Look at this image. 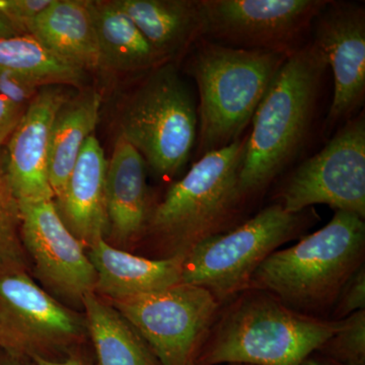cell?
Instances as JSON below:
<instances>
[{
    "label": "cell",
    "instance_id": "obj_1",
    "mask_svg": "<svg viewBox=\"0 0 365 365\" xmlns=\"http://www.w3.org/2000/svg\"><path fill=\"white\" fill-rule=\"evenodd\" d=\"M246 144L244 137L203 155L150 205L141 242L150 247L151 259L186 257L200 242L237 227L246 205L240 190Z\"/></svg>",
    "mask_w": 365,
    "mask_h": 365
},
{
    "label": "cell",
    "instance_id": "obj_2",
    "mask_svg": "<svg viewBox=\"0 0 365 365\" xmlns=\"http://www.w3.org/2000/svg\"><path fill=\"white\" fill-rule=\"evenodd\" d=\"M341 326L250 287L222 304L196 365H300Z\"/></svg>",
    "mask_w": 365,
    "mask_h": 365
},
{
    "label": "cell",
    "instance_id": "obj_3",
    "mask_svg": "<svg viewBox=\"0 0 365 365\" xmlns=\"http://www.w3.org/2000/svg\"><path fill=\"white\" fill-rule=\"evenodd\" d=\"M261 264L250 287L264 290L307 316L330 319L338 295L365 265L364 218L335 211L332 220Z\"/></svg>",
    "mask_w": 365,
    "mask_h": 365
},
{
    "label": "cell",
    "instance_id": "obj_4",
    "mask_svg": "<svg viewBox=\"0 0 365 365\" xmlns=\"http://www.w3.org/2000/svg\"><path fill=\"white\" fill-rule=\"evenodd\" d=\"M328 63L318 48L304 45L288 56L252 119L240 173L245 202L260 195L304 145Z\"/></svg>",
    "mask_w": 365,
    "mask_h": 365
},
{
    "label": "cell",
    "instance_id": "obj_5",
    "mask_svg": "<svg viewBox=\"0 0 365 365\" xmlns=\"http://www.w3.org/2000/svg\"><path fill=\"white\" fill-rule=\"evenodd\" d=\"M190 72L198 88L197 150H222L242 138L287 55L230 47L208 39L196 43Z\"/></svg>",
    "mask_w": 365,
    "mask_h": 365
},
{
    "label": "cell",
    "instance_id": "obj_6",
    "mask_svg": "<svg viewBox=\"0 0 365 365\" xmlns=\"http://www.w3.org/2000/svg\"><path fill=\"white\" fill-rule=\"evenodd\" d=\"M319 220L314 207L292 213L271 204L192 249L182 263V282L205 288L225 304L248 289L254 273L271 254L306 235Z\"/></svg>",
    "mask_w": 365,
    "mask_h": 365
},
{
    "label": "cell",
    "instance_id": "obj_7",
    "mask_svg": "<svg viewBox=\"0 0 365 365\" xmlns=\"http://www.w3.org/2000/svg\"><path fill=\"white\" fill-rule=\"evenodd\" d=\"M120 126L155 176L170 179L184 168L197 141L198 117L175 63L150 71L125 104Z\"/></svg>",
    "mask_w": 365,
    "mask_h": 365
},
{
    "label": "cell",
    "instance_id": "obj_8",
    "mask_svg": "<svg viewBox=\"0 0 365 365\" xmlns=\"http://www.w3.org/2000/svg\"><path fill=\"white\" fill-rule=\"evenodd\" d=\"M109 302L160 365H196L222 306L205 288L185 282Z\"/></svg>",
    "mask_w": 365,
    "mask_h": 365
},
{
    "label": "cell",
    "instance_id": "obj_9",
    "mask_svg": "<svg viewBox=\"0 0 365 365\" xmlns=\"http://www.w3.org/2000/svg\"><path fill=\"white\" fill-rule=\"evenodd\" d=\"M288 212L326 204L365 218V119L347 120L314 157L292 170L276 193Z\"/></svg>",
    "mask_w": 365,
    "mask_h": 365
},
{
    "label": "cell",
    "instance_id": "obj_10",
    "mask_svg": "<svg viewBox=\"0 0 365 365\" xmlns=\"http://www.w3.org/2000/svg\"><path fill=\"white\" fill-rule=\"evenodd\" d=\"M329 0H201L204 39L294 54Z\"/></svg>",
    "mask_w": 365,
    "mask_h": 365
},
{
    "label": "cell",
    "instance_id": "obj_11",
    "mask_svg": "<svg viewBox=\"0 0 365 365\" xmlns=\"http://www.w3.org/2000/svg\"><path fill=\"white\" fill-rule=\"evenodd\" d=\"M0 314L25 346L29 359L68 354L88 335L85 316L40 287L23 266L0 269Z\"/></svg>",
    "mask_w": 365,
    "mask_h": 365
},
{
    "label": "cell",
    "instance_id": "obj_12",
    "mask_svg": "<svg viewBox=\"0 0 365 365\" xmlns=\"http://www.w3.org/2000/svg\"><path fill=\"white\" fill-rule=\"evenodd\" d=\"M20 208L21 242L32 257L36 275L53 294L81 306L97 284L85 246L67 228L54 200L20 203Z\"/></svg>",
    "mask_w": 365,
    "mask_h": 365
},
{
    "label": "cell",
    "instance_id": "obj_13",
    "mask_svg": "<svg viewBox=\"0 0 365 365\" xmlns=\"http://www.w3.org/2000/svg\"><path fill=\"white\" fill-rule=\"evenodd\" d=\"M313 44L333 71L327 128L351 119L365 97V11L355 2L329 0L314 21Z\"/></svg>",
    "mask_w": 365,
    "mask_h": 365
},
{
    "label": "cell",
    "instance_id": "obj_14",
    "mask_svg": "<svg viewBox=\"0 0 365 365\" xmlns=\"http://www.w3.org/2000/svg\"><path fill=\"white\" fill-rule=\"evenodd\" d=\"M68 100L61 86H44L31 101L9 137L4 163L20 203L54 200L48 176V151L55 117Z\"/></svg>",
    "mask_w": 365,
    "mask_h": 365
},
{
    "label": "cell",
    "instance_id": "obj_15",
    "mask_svg": "<svg viewBox=\"0 0 365 365\" xmlns=\"http://www.w3.org/2000/svg\"><path fill=\"white\" fill-rule=\"evenodd\" d=\"M146 163L121 134L118 135L106 174L109 232L106 241L118 249L140 244L150 210Z\"/></svg>",
    "mask_w": 365,
    "mask_h": 365
},
{
    "label": "cell",
    "instance_id": "obj_16",
    "mask_svg": "<svg viewBox=\"0 0 365 365\" xmlns=\"http://www.w3.org/2000/svg\"><path fill=\"white\" fill-rule=\"evenodd\" d=\"M107 167L104 150L93 134L79 153L63 194L54 200L60 217L86 250L107 239L109 232Z\"/></svg>",
    "mask_w": 365,
    "mask_h": 365
},
{
    "label": "cell",
    "instance_id": "obj_17",
    "mask_svg": "<svg viewBox=\"0 0 365 365\" xmlns=\"http://www.w3.org/2000/svg\"><path fill=\"white\" fill-rule=\"evenodd\" d=\"M97 272L96 294L106 299L148 294L182 282L185 256L151 259L115 248L106 240L86 249Z\"/></svg>",
    "mask_w": 365,
    "mask_h": 365
},
{
    "label": "cell",
    "instance_id": "obj_18",
    "mask_svg": "<svg viewBox=\"0 0 365 365\" xmlns=\"http://www.w3.org/2000/svg\"><path fill=\"white\" fill-rule=\"evenodd\" d=\"M163 63L204 38L201 0H117Z\"/></svg>",
    "mask_w": 365,
    "mask_h": 365
},
{
    "label": "cell",
    "instance_id": "obj_19",
    "mask_svg": "<svg viewBox=\"0 0 365 365\" xmlns=\"http://www.w3.org/2000/svg\"><path fill=\"white\" fill-rule=\"evenodd\" d=\"M29 35L83 71L100 68V51L90 1L52 0L34 21Z\"/></svg>",
    "mask_w": 365,
    "mask_h": 365
},
{
    "label": "cell",
    "instance_id": "obj_20",
    "mask_svg": "<svg viewBox=\"0 0 365 365\" xmlns=\"http://www.w3.org/2000/svg\"><path fill=\"white\" fill-rule=\"evenodd\" d=\"M90 9L100 51V68L151 71L165 64L116 1H90Z\"/></svg>",
    "mask_w": 365,
    "mask_h": 365
},
{
    "label": "cell",
    "instance_id": "obj_21",
    "mask_svg": "<svg viewBox=\"0 0 365 365\" xmlns=\"http://www.w3.org/2000/svg\"><path fill=\"white\" fill-rule=\"evenodd\" d=\"M102 96L86 91L68 101L57 113L48 151V176L54 200L63 194L86 139L93 135L100 117Z\"/></svg>",
    "mask_w": 365,
    "mask_h": 365
},
{
    "label": "cell",
    "instance_id": "obj_22",
    "mask_svg": "<svg viewBox=\"0 0 365 365\" xmlns=\"http://www.w3.org/2000/svg\"><path fill=\"white\" fill-rule=\"evenodd\" d=\"M81 306L96 365H160L145 341L109 300L88 292Z\"/></svg>",
    "mask_w": 365,
    "mask_h": 365
},
{
    "label": "cell",
    "instance_id": "obj_23",
    "mask_svg": "<svg viewBox=\"0 0 365 365\" xmlns=\"http://www.w3.org/2000/svg\"><path fill=\"white\" fill-rule=\"evenodd\" d=\"M0 67L21 74L40 88L81 86L86 71L48 50L31 35L0 39Z\"/></svg>",
    "mask_w": 365,
    "mask_h": 365
},
{
    "label": "cell",
    "instance_id": "obj_24",
    "mask_svg": "<svg viewBox=\"0 0 365 365\" xmlns=\"http://www.w3.org/2000/svg\"><path fill=\"white\" fill-rule=\"evenodd\" d=\"M11 266L26 267L25 251L21 239L20 202L14 195L0 158V269Z\"/></svg>",
    "mask_w": 365,
    "mask_h": 365
},
{
    "label": "cell",
    "instance_id": "obj_25",
    "mask_svg": "<svg viewBox=\"0 0 365 365\" xmlns=\"http://www.w3.org/2000/svg\"><path fill=\"white\" fill-rule=\"evenodd\" d=\"M317 351L349 365H365V309L342 319V326Z\"/></svg>",
    "mask_w": 365,
    "mask_h": 365
},
{
    "label": "cell",
    "instance_id": "obj_26",
    "mask_svg": "<svg viewBox=\"0 0 365 365\" xmlns=\"http://www.w3.org/2000/svg\"><path fill=\"white\" fill-rule=\"evenodd\" d=\"M51 2L52 0H0V16L18 35H29L34 21Z\"/></svg>",
    "mask_w": 365,
    "mask_h": 365
},
{
    "label": "cell",
    "instance_id": "obj_27",
    "mask_svg": "<svg viewBox=\"0 0 365 365\" xmlns=\"http://www.w3.org/2000/svg\"><path fill=\"white\" fill-rule=\"evenodd\" d=\"M365 309V265L345 283L338 295L330 319L341 321L350 314Z\"/></svg>",
    "mask_w": 365,
    "mask_h": 365
},
{
    "label": "cell",
    "instance_id": "obj_28",
    "mask_svg": "<svg viewBox=\"0 0 365 365\" xmlns=\"http://www.w3.org/2000/svg\"><path fill=\"white\" fill-rule=\"evenodd\" d=\"M40 90L30 79L0 67V95L14 104L28 106Z\"/></svg>",
    "mask_w": 365,
    "mask_h": 365
},
{
    "label": "cell",
    "instance_id": "obj_29",
    "mask_svg": "<svg viewBox=\"0 0 365 365\" xmlns=\"http://www.w3.org/2000/svg\"><path fill=\"white\" fill-rule=\"evenodd\" d=\"M28 106L14 104L0 95V148L20 123Z\"/></svg>",
    "mask_w": 365,
    "mask_h": 365
},
{
    "label": "cell",
    "instance_id": "obj_30",
    "mask_svg": "<svg viewBox=\"0 0 365 365\" xmlns=\"http://www.w3.org/2000/svg\"><path fill=\"white\" fill-rule=\"evenodd\" d=\"M0 350L16 355V356L28 359L25 346L7 325L6 319H4L1 314H0Z\"/></svg>",
    "mask_w": 365,
    "mask_h": 365
},
{
    "label": "cell",
    "instance_id": "obj_31",
    "mask_svg": "<svg viewBox=\"0 0 365 365\" xmlns=\"http://www.w3.org/2000/svg\"><path fill=\"white\" fill-rule=\"evenodd\" d=\"M30 359L34 365H90L85 357L76 350L62 359H46L39 355H34Z\"/></svg>",
    "mask_w": 365,
    "mask_h": 365
},
{
    "label": "cell",
    "instance_id": "obj_32",
    "mask_svg": "<svg viewBox=\"0 0 365 365\" xmlns=\"http://www.w3.org/2000/svg\"><path fill=\"white\" fill-rule=\"evenodd\" d=\"M300 365H349L342 364V362L337 361L330 359V357L326 356V355L322 354L318 351L311 353L306 359L302 361Z\"/></svg>",
    "mask_w": 365,
    "mask_h": 365
},
{
    "label": "cell",
    "instance_id": "obj_33",
    "mask_svg": "<svg viewBox=\"0 0 365 365\" xmlns=\"http://www.w3.org/2000/svg\"><path fill=\"white\" fill-rule=\"evenodd\" d=\"M0 365H28L25 357L16 356L0 350Z\"/></svg>",
    "mask_w": 365,
    "mask_h": 365
},
{
    "label": "cell",
    "instance_id": "obj_34",
    "mask_svg": "<svg viewBox=\"0 0 365 365\" xmlns=\"http://www.w3.org/2000/svg\"><path fill=\"white\" fill-rule=\"evenodd\" d=\"M18 36V33L9 26V24L0 16V39H6V38L14 37Z\"/></svg>",
    "mask_w": 365,
    "mask_h": 365
},
{
    "label": "cell",
    "instance_id": "obj_35",
    "mask_svg": "<svg viewBox=\"0 0 365 365\" xmlns=\"http://www.w3.org/2000/svg\"><path fill=\"white\" fill-rule=\"evenodd\" d=\"M223 365H249V364H223Z\"/></svg>",
    "mask_w": 365,
    "mask_h": 365
}]
</instances>
